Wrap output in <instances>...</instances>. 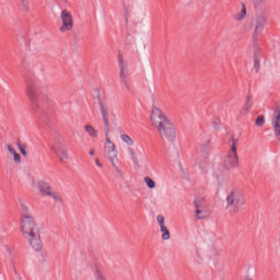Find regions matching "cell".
<instances>
[{"mask_svg": "<svg viewBox=\"0 0 280 280\" xmlns=\"http://www.w3.org/2000/svg\"><path fill=\"white\" fill-rule=\"evenodd\" d=\"M98 95V98L99 100L100 106V108H101V111L102 113V118H103V121L104 123L106 126V128L107 129V130H108L109 129V124H108V119L107 110L106 107V106L105 105V103L104 102V100L102 99V97L100 96V94Z\"/></svg>", "mask_w": 280, "mask_h": 280, "instance_id": "cell-11", "label": "cell"}, {"mask_svg": "<svg viewBox=\"0 0 280 280\" xmlns=\"http://www.w3.org/2000/svg\"><path fill=\"white\" fill-rule=\"evenodd\" d=\"M105 153L106 157L114 167L116 168L117 163L118 151L115 144L108 138L106 139L104 148Z\"/></svg>", "mask_w": 280, "mask_h": 280, "instance_id": "cell-3", "label": "cell"}, {"mask_svg": "<svg viewBox=\"0 0 280 280\" xmlns=\"http://www.w3.org/2000/svg\"><path fill=\"white\" fill-rule=\"evenodd\" d=\"M13 156H14V160L16 161V162H20V157L18 153H16Z\"/></svg>", "mask_w": 280, "mask_h": 280, "instance_id": "cell-20", "label": "cell"}, {"mask_svg": "<svg viewBox=\"0 0 280 280\" xmlns=\"http://www.w3.org/2000/svg\"><path fill=\"white\" fill-rule=\"evenodd\" d=\"M118 61L120 66V71H121V78L122 80L124 82V84H126V67L125 62L124 60L123 55L119 53L118 54Z\"/></svg>", "mask_w": 280, "mask_h": 280, "instance_id": "cell-12", "label": "cell"}, {"mask_svg": "<svg viewBox=\"0 0 280 280\" xmlns=\"http://www.w3.org/2000/svg\"><path fill=\"white\" fill-rule=\"evenodd\" d=\"M144 181L146 183L147 185L150 188H154L155 187V182L154 181H153L152 179L149 178V177H146L144 178Z\"/></svg>", "mask_w": 280, "mask_h": 280, "instance_id": "cell-17", "label": "cell"}, {"mask_svg": "<svg viewBox=\"0 0 280 280\" xmlns=\"http://www.w3.org/2000/svg\"><path fill=\"white\" fill-rule=\"evenodd\" d=\"M151 121L153 125L159 130L162 136L169 141H173L176 137L174 126L169 119L157 107L153 108L151 113Z\"/></svg>", "mask_w": 280, "mask_h": 280, "instance_id": "cell-2", "label": "cell"}, {"mask_svg": "<svg viewBox=\"0 0 280 280\" xmlns=\"http://www.w3.org/2000/svg\"><path fill=\"white\" fill-rule=\"evenodd\" d=\"M264 0H254V2L256 5H259L263 2Z\"/></svg>", "mask_w": 280, "mask_h": 280, "instance_id": "cell-21", "label": "cell"}, {"mask_svg": "<svg viewBox=\"0 0 280 280\" xmlns=\"http://www.w3.org/2000/svg\"><path fill=\"white\" fill-rule=\"evenodd\" d=\"M157 221L160 227V230L162 233V238L164 240H168L170 238V233L167 227L165 225V218L162 215H158Z\"/></svg>", "mask_w": 280, "mask_h": 280, "instance_id": "cell-8", "label": "cell"}, {"mask_svg": "<svg viewBox=\"0 0 280 280\" xmlns=\"http://www.w3.org/2000/svg\"><path fill=\"white\" fill-rule=\"evenodd\" d=\"M20 227L23 235L32 248L36 251H41L43 247L42 240L39 228L34 219L29 215H23L21 217Z\"/></svg>", "mask_w": 280, "mask_h": 280, "instance_id": "cell-1", "label": "cell"}, {"mask_svg": "<svg viewBox=\"0 0 280 280\" xmlns=\"http://www.w3.org/2000/svg\"><path fill=\"white\" fill-rule=\"evenodd\" d=\"M39 188L40 191H42L43 193L49 195V196H52L55 199H58V200L60 199V197H59L54 191H53L52 189L49 185V184L45 182L44 181L39 182Z\"/></svg>", "mask_w": 280, "mask_h": 280, "instance_id": "cell-9", "label": "cell"}, {"mask_svg": "<svg viewBox=\"0 0 280 280\" xmlns=\"http://www.w3.org/2000/svg\"><path fill=\"white\" fill-rule=\"evenodd\" d=\"M121 138L122 139L123 141L126 144H128L129 146H132V145L134 144L133 140L128 135H126V134L122 135L121 136Z\"/></svg>", "mask_w": 280, "mask_h": 280, "instance_id": "cell-16", "label": "cell"}, {"mask_svg": "<svg viewBox=\"0 0 280 280\" xmlns=\"http://www.w3.org/2000/svg\"><path fill=\"white\" fill-rule=\"evenodd\" d=\"M63 25L60 27L62 32L70 31L73 26V19L71 13L67 9H64L61 14Z\"/></svg>", "mask_w": 280, "mask_h": 280, "instance_id": "cell-6", "label": "cell"}, {"mask_svg": "<svg viewBox=\"0 0 280 280\" xmlns=\"http://www.w3.org/2000/svg\"><path fill=\"white\" fill-rule=\"evenodd\" d=\"M227 207H231L234 211H238L242 204V198L241 195L236 189H233L229 194L227 198Z\"/></svg>", "mask_w": 280, "mask_h": 280, "instance_id": "cell-5", "label": "cell"}, {"mask_svg": "<svg viewBox=\"0 0 280 280\" xmlns=\"http://www.w3.org/2000/svg\"><path fill=\"white\" fill-rule=\"evenodd\" d=\"M264 119L263 116H262V115L259 116L256 119V124L258 125H262L264 124Z\"/></svg>", "mask_w": 280, "mask_h": 280, "instance_id": "cell-18", "label": "cell"}, {"mask_svg": "<svg viewBox=\"0 0 280 280\" xmlns=\"http://www.w3.org/2000/svg\"><path fill=\"white\" fill-rule=\"evenodd\" d=\"M90 154H91L92 155H94V150H93V149H92V151L90 152Z\"/></svg>", "mask_w": 280, "mask_h": 280, "instance_id": "cell-23", "label": "cell"}, {"mask_svg": "<svg viewBox=\"0 0 280 280\" xmlns=\"http://www.w3.org/2000/svg\"><path fill=\"white\" fill-rule=\"evenodd\" d=\"M194 205L195 207V216L198 220L205 219L209 216L210 211L204 199L202 198L195 199Z\"/></svg>", "mask_w": 280, "mask_h": 280, "instance_id": "cell-4", "label": "cell"}, {"mask_svg": "<svg viewBox=\"0 0 280 280\" xmlns=\"http://www.w3.org/2000/svg\"><path fill=\"white\" fill-rule=\"evenodd\" d=\"M85 130L92 137H95L97 136V131L92 125H86L85 126Z\"/></svg>", "mask_w": 280, "mask_h": 280, "instance_id": "cell-14", "label": "cell"}, {"mask_svg": "<svg viewBox=\"0 0 280 280\" xmlns=\"http://www.w3.org/2000/svg\"><path fill=\"white\" fill-rule=\"evenodd\" d=\"M225 165L228 169L238 166V158L236 152V147L234 146L231 148V152L225 159Z\"/></svg>", "mask_w": 280, "mask_h": 280, "instance_id": "cell-7", "label": "cell"}, {"mask_svg": "<svg viewBox=\"0 0 280 280\" xmlns=\"http://www.w3.org/2000/svg\"><path fill=\"white\" fill-rule=\"evenodd\" d=\"M95 162H96V164H97V166H99L100 167L102 166V164H101V162H100V160L99 159H96L95 160Z\"/></svg>", "mask_w": 280, "mask_h": 280, "instance_id": "cell-22", "label": "cell"}, {"mask_svg": "<svg viewBox=\"0 0 280 280\" xmlns=\"http://www.w3.org/2000/svg\"><path fill=\"white\" fill-rule=\"evenodd\" d=\"M17 144H18V146L20 150V151H21V153H22V154L24 155H26V151H25V149H24V148L23 147V146H22V144H21L19 142H17Z\"/></svg>", "mask_w": 280, "mask_h": 280, "instance_id": "cell-19", "label": "cell"}, {"mask_svg": "<svg viewBox=\"0 0 280 280\" xmlns=\"http://www.w3.org/2000/svg\"><path fill=\"white\" fill-rule=\"evenodd\" d=\"M273 120V124L275 129V133L276 135L278 136L280 134V109L278 106H277L275 110Z\"/></svg>", "mask_w": 280, "mask_h": 280, "instance_id": "cell-13", "label": "cell"}, {"mask_svg": "<svg viewBox=\"0 0 280 280\" xmlns=\"http://www.w3.org/2000/svg\"><path fill=\"white\" fill-rule=\"evenodd\" d=\"M27 95L29 96V99L31 102L32 106L35 108H37L38 106L37 95L35 86L32 84L29 85V87L27 88Z\"/></svg>", "mask_w": 280, "mask_h": 280, "instance_id": "cell-10", "label": "cell"}, {"mask_svg": "<svg viewBox=\"0 0 280 280\" xmlns=\"http://www.w3.org/2000/svg\"><path fill=\"white\" fill-rule=\"evenodd\" d=\"M246 16V6L244 4H242V9L241 10V12H240L239 13L235 16L236 19H238V20H242L244 19L245 16Z\"/></svg>", "mask_w": 280, "mask_h": 280, "instance_id": "cell-15", "label": "cell"}]
</instances>
